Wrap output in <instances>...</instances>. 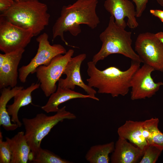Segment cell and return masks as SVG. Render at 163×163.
<instances>
[{"mask_svg": "<svg viewBox=\"0 0 163 163\" xmlns=\"http://www.w3.org/2000/svg\"><path fill=\"white\" fill-rule=\"evenodd\" d=\"M76 118L75 114L66 110V106L59 108L53 115L41 113L32 118H23L24 135L31 150L29 160L30 161L41 148L42 140L54 126L64 120Z\"/></svg>", "mask_w": 163, "mask_h": 163, "instance_id": "cell-5", "label": "cell"}, {"mask_svg": "<svg viewBox=\"0 0 163 163\" xmlns=\"http://www.w3.org/2000/svg\"><path fill=\"white\" fill-rule=\"evenodd\" d=\"M24 48L10 53L0 54V88L16 86L19 76L18 67Z\"/></svg>", "mask_w": 163, "mask_h": 163, "instance_id": "cell-13", "label": "cell"}, {"mask_svg": "<svg viewBox=\"0 0 163 163\" xmlns=\"http://www.w3.org/2000/svg\"><path fill=\"white\" fill-rule=\"evenodd\" d=\"M104 7L114 17L115 23L119 26L125 28L127 26L131 29L138 27L136 11L133 4L129 0H105Z\"/></svg>", "mask_w": 163, "mask_h": 163, "instance_id": "cell-12", "label": "cell"}, {"mask_svg": "<svg viewBox=\"0 0 163 163\" xmlns=\"http://www.w3.org/2000/svg\"><path fill=\"white\" fill-rule=\"evenodd\" d=\"M47 11V5L38 0L19 1L0 16L21 28L31 30L36 36L49 24L50 15Z\"/></svg>", "mask_w": 163, "mask_h": 163, "instance_id": "cell-3", "label": "cell"}, {"mask_svg": "<svg viewBox=\"0 0 163 163\" xmlns=\"http://www.w3.org/2000/svg\"><path fill=\"white\" fill-rule=\"evenodd\" d=\"M14 0L15 2H18L19 1V0Z\"/></svg>", "mask_w": 163, "mask_h": 163, "instance_id": "cell-31", "label": "cell"}, {"mask_svg": "<svg viewBox=\"0 0 163 163\" xmlns=\"http://www.w3.org/2000/svg\"><path fill=\"white\" fill-rule=\"evenodd\" d=\"M117 25L111 15L107 26L100 35L102 44L100 50L93 56L92 61L94 64L113 54H120L132 61L143 62L132 47L131 32Z\"/></svg>", "mask_w": 163, "mask_h": 163, "instance_id": "cell-4", "label": "cell"}, {"mask_svg": "<svg viewBox=\"0 0 163 163\" xmlns=\"http://www.w3.org/2000/svg\"><path fill=\"white\" fill-rule=\"evenodd\" d=\"M140 63L132 61L129 68L124 71L113 66L101 70L92 61H89L87 63V85L97 88L100 94H110L113 97L124 96L129 91L131 78Z\"/></svg>", "mask_w": 163, "mask_h": 163, "instance_id": "cell-2", "label": "cell"}, {"mask_svg": "<svg viewBox=\"0 0 163 163\" xmlns=\"http://www.w3.org/2000/svg\"><path fill=\"white\" fill-rule=\"evenodd\" d=\"M155 70L152 67L144 64L135 72L131 80V99L133 100L150 98L154 95L163 83H155L151 76Z\"/></svg>", "mask_w": 163, "mask_h": 163, "instance_id": "cell-10", "label": "cell"}, {"mask_svg": "<svg viewBox=\"0 0 163 163\" xmlns=\"http://www.w3.org/2000/svg\"><path fill=\"white\" fill-rule=\"evenodd\" d=\"M135 48L143 63L155 70L163 71V44L155 34L149 32L140 34L136 38Z\"/></svg>", "mask_w": 163, "mask_h": 163, "instance_id": "cell-8", "label": "cell"}, {"mask_svg": "<svg viewBox=\"0 0 163 163\" xmlns=\"http://www.w3.org/2000/svg\"><path fill=\"white\" fill-rule=\"evenodd\" d=\"M143 151L139 147L119 137L115 144L110 158L112 163H135L143 155Z\"/></svg>", "mask_w": 163, "mask_h": 163, "instance_id": "cell-15", "label": "cell"}, {"mask_svg": "<svg viewBox=\"0 0 163 163\" xmlns=\"http://www.w3.org/2000/svg\"><path fill=\"white\" fill-rule=\"evenodd\" d=\"M98 3V0H77L72 4L63 6L60 16L53 27L52 41L60 37L68 45L64 39V32L68 31L76 36L81 32V24L86 25L92 29L96 28L100 22L96 12Z\"/></svg>", "mask_w": 163, "mask_h": 163, "instance_id": "cell-1", "label": "cell"}, {"mask_svg": "<svg viewBox=\"0 0 163 163\" xmlns=\"http://www.w3.org/2000/svg\"><path fill=\"white\" fill-rule=\"evenodd\" d=\"M136 6V17H140L145 9L148 0H132Z\"/></svg>", "mask_w": 163, "mask_h": 163, "instance_id": "cell-25", "label": "cell"}, {"mask_svg": "<svg viewBox=\"0 0 163 163\" xmlns=\"http://www.w3.org/2000/svg\"><path fill=\"white\" fill-rule=\"evenodd\" d=\"M86 58V54L82 53L71 58L68 62L63 73V75H66V77L65 78H59L58 86L74 90L76 86H78L82 88L87 94L99 101V98L95 96L96 91L84 82L81 75V66Z\"/></svg>", "mask_w": 163, "mask_h": 163, "instance_id": "cell-11", "label": "cell"}, {"mask_svg": "<svg viewBox=\"0 0 163 163\" xmlns=\"http://www.w3.org/2000/svg\"><path fill=\"white\" fill-rule=\"evenodd\" d=\"M74 53L72 49L69 50L64 55L54 57L47 65H41L35 73L39 82L40 87L46 97H50L57 89L56 82L63 75L65 67Z\"/></svg>", "mask_w": 163, "mask_h": 163, "instance_id": "cell-6", "label": "cell"}, {"mask_svg": "<svg viewBox=\"0 0 163 163\" xmlns=\"http://www.w3.org/2000/svg\"><path fill=\"white\" fill-rule=\"evenodd\" d=\"M155 36L163 44V32H159L155 34Z\"/></svg>", "mask_w": 163, "mask_h": 163, "instance_id": "cell-28", "label": "cell"}, {"mask_svg": "<svg viewBox=\"0 0 163 163\" xmlns=\"http://www.w3.org/2000/svg\"><path fill=\"white\" fill-rule=\"evenodd\" d=\"M30 0H19V1H30Z\"/></svg>", "mask_w": 163, "mask_h": 163, "instance_id": "cell-30", "label": "cell"}, {"mask_svg": "<svg viewBox=\"0 0 163 163\" xmlns=\"http://www.w3.org/2000/svg\"><path fill=\"white\" fill-rule=\"evenodd\" d=\"M34 36L31 30L23 28L0 17V50L4 53L24 48Z\"/></svg>", "mask_w": 163, "mask_h": 163, "instance_id": "cell-9", "label": "cell"}, {"mask_svg": "<svg viewBox=\"0 0 163 163\" xmlns=\"http://www.w3.org/2000/svg\"><path fill=\"white\" fill-rule=\"evenodd\" d=\"M30 161L34 163H71L47 149L41 148Z\"/></svg>", "mask_w": 163, "mask_h": 163, "instance_id": "cell-22", "label": "cell"}, {"mask_svg": "<svg viewBox=\"0 0 163 163\" xmlns=\"http://www.w3.org/2000/svg\"><path fill=\"white\" fill-rule=\"evenodd\" d=\"M40 87L39 83H32L26 89L23 88L14 97V101L11 104L7 105V110L9 116H11V121L16 124L19 127L22 123L18 117V113L20 108L31 103L32 93Z\"/></svg>", "mask_w": 163, "mask_h": 163, "instance_id": "cell-18", "label": "cell"}, {"mask_svg": "<svg viewBox=\"0 0 163 163\" xmlns=\"http://www.w3.org/2000/svg\"><path fill=\"white\" fill-rule=\"evenodd\" d=\"M36 40L39 43L37 52L34 57L27 65L18 69V77L20 82L25 83L28 75L35 73L36 69L41 65H47L56 56L64 54L67 51L60 44L51 45L48 40V36L44 33L39 36Z\"/></svg>", "mask_w": 163, "mask_h": 163, "instance_id": "cell-7", "label": "cell"}, {"mask_svg": "<svg viewBox=\"0 0 163 163\" xmlns=\"http://www.w3.org/2000/svg\"><path fill=\"white\" fill-rule=\"evenodd\" d=\"M162 150L158 147L149 145L144 151L140 163H155L161 154Z\"/></svg>", "mask_w": 163, "mask_h": 163, "instance_id": "cell-23", "label": "cell"}, {"mask_svg": "<svg viewBox=\"0 0 163 163\" xmlns=\"http://www.w3.org/2000/svg\"><path fill=\"white\" fill-rule=\"evenodd\" d=\"M117 132L119 137L128 140L143 152L149 145L146 141L148 133L144 121L127 120L118 128Z\"/></svg>", "mask_w": 163, "mask_h": 163, "instance_id": "cell-14", "label": "cell"}, {"mask_svg": "<svg viewBox=\"0 0 163 163\" xmlns=\"http://www.w3.org/2000/svg\"><path fill=\"white\" fill-rule=\"evenodd\" d=\"M23 88V86H16L13 88L8 87L1 89L0 125L6 131H14L19 127L16 124L11 123L10 116L7 111V105L10 100Z\"/></svg>", "mask_w": 163, "mask_h": 163, "instance_id": "cell-19", "label": "cell"}, {"mask_svg": "<svg viewBox=\"0 0 163 163\" xmlns=\"http://www.w3.org/2000/svg\"><path fill=\"white\" fill-rule=\"evenodd\" d=\"M150 12L153 15L158 18L163 22V11L158 9H151Z\"/></svg>", "mask_w": 163, "mask_h": 163, "instance_id": "cell-27", "label": "cell"}, {"mask_svg": "<svg viewBox=\"0 0 163 163\" xmlns=\"http://www.w3.org/2000/svg\"><path fill=\"white\" fill-rule=\"evenodd\" d=\"M114 146L113 142L93 145L87 152L86 160L90 163H108L109 155L113 152Z\"/></svg>", "mask_w": 163, "mask_h": 163, "instance_id": "cell-20", "label": "cell"}, {"mask_svg": "<svg viewBox=\"0 0 163 163\" xmlns=\"http://www.w3.org/2000/svg\"><path fill=\"white\" fill-rule=\"evenodd\" d=\"M88 98L96 100L88 94H83L74 90L58 86L56 91L50 95L46 104L41 108L47 113L56 112L59 109L58 106L62 103L74 99Z\"/></svg>", "mask_w": 163, "mask_h": 163, "instance_id": "cell-16", "label": "cell"}, {"mask_svg": "<svg viewBox=\"0 0 163 163\" xmlns=\"http://www.w3.org/2000/svg\"><path fill=\"white\" fill-rule=\"evenodd\" d=\"M146 120L149 132L147 140L148 144L155 146L163 150V133L158 128V119L152 118Z\"/></svg>", "mask_w": 163, "mask_h": 163, "instance_id": "cell-21", "label": "cell"}, {"mask_svg": "<svg viewBox=\"0 0 163 163\" xmlns=\"http://www.w3.org/2000/svg\"><path fill=\"white\" fill-rule=\"evenodd\" d=\"M157 2L161 6L163 7V0H156Z\"/></svg>", "mask_w": 163, "mask_h": 163, "instance_id": "cell-29", "label": "cell"}, {"mask_svg": "<svg viewBox=\"0 0 163 163\" xmlns=\"http://www.w3.org/2000/svg\"><path fill=\"white\" fill-rule=\"evenodd\" d=\"M15 2L14 0H0V11L1 13L9 9Z\"/></svg>", "mask_w": 163, "mask_h": 163, "instance_id": "cell-26", "label": "cell"}, {"mask_svg": "<svg viewBox=\"0 0 163 163\" xmlns=\"http://www.w3.org/2000/svg\"><path fill=\"white\" fill-rule=\"evenodd\" d=\"M11 152L8 142L3 141L2 133L0 132V163H11Z\"/></svg>", "mask_w": 163, "mask_h": 163, "instance_id": "cell-24", "label": "cell"}, {"mask_svg": "<svg viewBox=\"0 0 163 163\" xmlns=\"http://www.w3.org/2000/svg\"><path fill=\"white\" fill-rule=\"evenodd\" d=\"M11 152V163H27L29 160L31 150L24 132H19L11 138L6 137Z\"/></svg>", "mask_w": 163, "mask_h": 163, "instance_id": "cell-17", "label": "cell"}]
</instances>
